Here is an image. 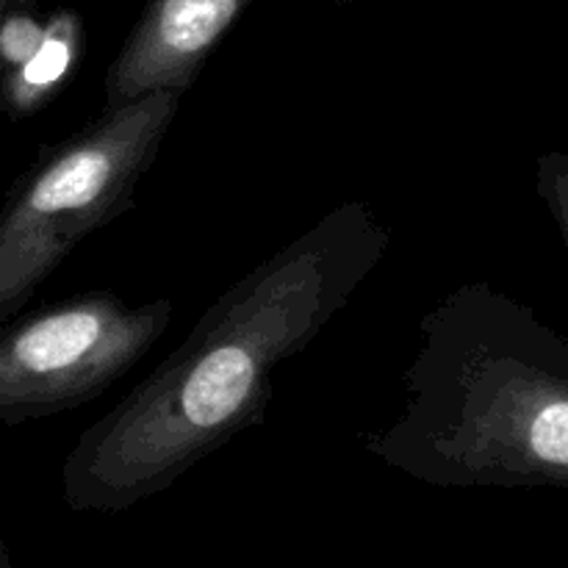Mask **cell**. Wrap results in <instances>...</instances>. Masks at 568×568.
<instances>
[{"instance_id": "1", "label": "cell", "mask_w": 568, "mask_h": 568, "mask_svg": "<svg viewBox=\"0 0 568 568\" xmlns=\"http://www.w3.org/2000/svg\"><path fill=\"white\" fill-rule=\"evenodd\" d=\"M388 247L392 233L375 211L347 200L239 277L128 397L78 436L61 469L67 505H136L261 425L277 366L325 331Z\"/></svg>"}, {"instance_id": "2", "label": "cell", "mask_w": 568, "mask_h": 568, "mask_svg": "<svg viewBox=\"0 0 568 568\" xmlns=\"http://www.w3.org/2000/svg\"><path fill=\"white\" fill-rule=\"evenodd\" d=\"M183 94L159 89L103 111L28 170L0 211V320L17 314L83 239L131 209Z\"/></svg>"}, {"instance_id": "3", "label": "cell", "mask_w": 568, "mask_h": 568, "mask_svg": "<svg viewBox=\"0 0 568 568\" xmlns=\"http://www.w3.org/2000/svg\"><path fill=\"white\" fill-rule=\"evenodd\" d=\"M170 300L89 292L0 331V419H42L100 397L170 327Z\"/></svg>"}, {"instance_id": "4", "label": "cell", "mask_w": 568, "mask_h": 568, "mask_svg": "<svg viewBox=\"0 0 568 568\" xmlns=\"http://www.w3.org/2000/svg\"><path fill=\"white\" fill-rule=\"evenodd\" d=\"M253 0H148L105 72V109L159 89L186 92Z\"/></svg>"}, {"instance_id": "5", "label": "cell", "mask_w": 568, "mask_h": 568, "mask_svg": "<svg viewBox=\"0 0 568 568\" xmlns=\"http://www.w3.org/2000/svg\"><path fill=\"white\" fill-rule=\"evenodd\" d=\"M87 28L78 11L55 9L44 17V31L33 53L3 78L6 109L14 116L42 109L81 64Z\"/></svg>"}, {"instance_id": "6", "label": "cell", "mask_w": 568, "mask_h": 568, "mask_svg": "<svg viewBox=\"0 0 568 568\" xmlns=\"http://www.w3.org/2000/svg\"><path fill=\"white\" fill-rule=\"evenodd\" d=\"M44 31V17L33 14V6L17 9L0 22V78L9 75L14 67H20L33 48L39 44Z\"/></svg>"}, {"instance_id": "7", "label": "cell", "mask_w": 568, "mask_h": 568, "mask_svg": "<svg viewBox=\"0 0 568 568\" xmlns=\"http://www.w3.org/2000/svg\"><path fill=\"white\" fill-rule=\"evenodd\" d=\"M26 6H33V0H0V22L17 9H26Z\"/></svg>"}, {"instance_id": "8", "label": "cell", "mask_w": 568, "mask_h": 568, "mask_svg": "<svg viewBox=\"0 0 568 568\" xmlns=\"http://www.w3.org/2000/svg\"><path fill=\"white\" fill-rule=\"evenodd\" d=\"M331 3H338V6H347V3H355V0H331Z\"/></svg>"}, {"instance_id": "9", "label": "cell", "mask_w": 568, "mask_h": 568, "mask_svg": "<svg viewBox=\"0 0 568 568\" xmlns=\"http://www.w3.org/2000/svg\"><path fill=\"white\" fill-rule=\"evenodd\" d=\"M0 568H9V566H6V555H3V549H0Z\"/></svg>"}]
</instances>
